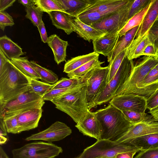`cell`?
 Masks as SVG:
<instances>
[{"label": "cell", "mask_w": 158, "mask_h": 158, "mask_svg": "<svg viewBox=\"0 0 158 158\" xmlns=\"http://www.w3.org/2000/svg\"><path fill=\"white\" fill-rule=\"evenodd\" d=\"M11 63L23 74L27 77L38 80L40 76L31 65L27 57H19L10 60Z\"/></svg>", "instance_id": "obj_30"}, {"label": "cell", "mask_w": 158, "mask_h": 158, "mask_svg": "<svg viewBox=\"0 0 158 158\" xmlns=\"http://www.w3.org/2000/svg\"><path fill=\"white\" fill-rule=\"evenodd\" d=\"M75 127L84 135L95 138L97 141L101 139V127L94 112L89 110L84 119Z\"/></svg>", "instance_id": "obj_15"}, {"label": "cell", "mask_w": 158, "mask_h": 158, "mask_svg": "<svg viewBox=\"0 0 158 158\" xmlns=\"http://www.w3.org/2000/svg\"><path fill=\"white\" fill-rule=\"evenodd\" d=\"M140 151L136 147L129 144L120 143L108 139L97 140L85 148L77 158H101L113 157L118 153L132 151Z\"/></svg>", "instance_id": "obj_5"}, {"label": "cell", "mask_w": 158, "mask_h": 158, "mask_svg": "<svg viewBox=\"0 0 158 158\" xmlns=\"http://www.w3.org/2000/svg\"><path fill=\"white\" fill-rule=\"evenodd\" d=\"M37 28L40 34L41 41L44 43H47L48 37L44 24L43 21Z\"/></svg>", "instance_id": "obj_48"}, {"label": "cell", "mask_w": 158, "mask_h": 158, "mask_svg": "<svg viewBox=\"0 0 158 158\" xmlns=\"http://www.w3.org/2000/svg\"><path fill=\"white\" fill-rule=\"evenodd\" d=\"M152 0L146 7L129 19L123 28L118 32L119 37L125 35L128 31L138 26H140L149 8Z\"/></svg>", "instance_id": "obj_31"}, {"label": "cell", "mask_w": 158, "mask_h": 158, "mask_svg": "<svg viewBox=\"0 0 158 158\" xmlns=\"http://www.w3.org/2000/svg\"><path fill=\"white\" fill-rule=\"evenodd\" d=\"M110 104L121 111H130L144 113L147 100L141 96L135 94L115 96L109 102Z\"/></svg>", "instance_id": "obj_11"}, {"label": "cell", "mask_w": 158, "mask_h": 158, "mask_svg": "<svg viewBox=\"0 0 158 158\" xmlns=\"http://www.w3.org/2000/svg\"><path fill=\"white\" fill-rule=\"evenodd\" d=\"M94 69L85 75L80 77L72 78H62L53 85L51 90L71 88L86 85L87 79Z\"/></svg>", "instance_id": "obj_28"}, {"label": "cell", "mask_w": 158, "mask_h": 158, "mask_svg": "<svg viewBox=\"0 0 158 158\" xmlns=\"http://www.w3.org/2000/svg\"><path fill=\"white\" fill-rule=\"evenodd\" d=\"M109 71V67L94 68L87 80L86 95L88 104L92 102L105 89Z\"/></svg>", "instance_id": "obj_10"}, {"label": "cell", "mask_w": 158, "mask_h": 158, "mask_svg": "<svg viewBox=\"0 0 158 158\" xmlns=\"http://www.w3.org/2000/svg\"><path fill=\"white\" fill-rule=\"evenodd\" d=\"M0 158H9L1 146L0 147Z\"/></svg>", "instance_id": "obj_54"}, {"label": "cell", "mask_w": 158, "mask_h": 158, "mask_svg": "<svg viewBox=\"0 0 158 158\" xmlns=\"http://www.w3.org/2000/svg\"><path fill=\"white\" fill-rule=\"evenodd\" d=\"M0 143H6L8 140L7 131L2 118H0Z\"/></svg>", "instance_id": "obj_47"}, {"label": "cell", "mask_w": 158, "mask_h": 158, "mask_svg": "<svg viewBox=\"0 0 158 158\" xmlns=\"http://www.w3.org/2000/svg\"><path fill=\"white\" fill-rule=\"evenodd\" d=\"M155 121L158 122V106L150 110L149 112Z\"/></svg>", "instance_id": "obj_52"}, {"label": "cell", "mask_w": 158, "mask_h": 158, "mask_svg": "<svg viewBox=\"0 0 158 158\" xmlns=\"http://www.w3.org/2000/svg\"><path fill=\"white\" fill-rule=\"evenodd\" d=\"M28 77L9 60L0 70V110L9 101L29 89Z\"/></svg>", "instance_id": "obj_1"}, {"label": "cell", "mask_w": 158, "mask_h": 158, "mask_svg": "<svg viewBox=\"0 0 158 158\" xmlns=\"http://www.w3.org/2000/svg\"><path fill=\"white\" fill-rule=\"evenodd\" d=\"M30 62L40 76V79L43 82L53 85L58 81V76L53 71L41 66L34 60H31Z\"/></svg>", "instance_id": "obj_32"}, {"label": "cell", "mask_w": 158, "mask_h": 158, "mask_svg": "<svg viewBox=\"0 0 158 158\" xmlns=\"http://www.w3.org/2000/svg\"><path fill=\"white\" fill-rule=\"evenodd\" d=\"M158 106V89L147 100L146 108L150 110Z\"/></svg>", "instance_id": "obj_46"}, {"label": "cell", "mask_w": 158, "mask_h": 158, "mask_svg": "<svg viewBox=\"0 0 158 158\" xmlns=\"http://www.w3.org/2000/svg\"><path fill=\"white\" fill-rule=\"evenodd\" d=\"M18 2L25 7L34 4V0H19Z\"/></svg>", "instance_id": "obj_53"}, {"label": "cell", "mask_w": 158, "mask_h": 158, "mask_svg": "<svg viewBox=\"0 0 158 158\" xmlns=\"http://www.w3.org/2000/svg\"><path fill=\"white\" fill-rule=\"evenodd\" d=\"M137 152L138 151H135L119 153L115 156V158H133Z\"/></svg>", "instance_id": "obj_51"}, {"label": "cell", "mask_w": 158, "mask_h": 158, "mask_svg": "<svg viewBox=\"0 0 158 158\" xmlns=\"http://www.w3.org/2000/svg\"><path fill=\"white\" fill-rule=\"evenodd\" d=\"M127 48L119 53L112 62L109 63V71L107 84L112 79L116 73L123 59L127 55Z\"/></svg>", "instance_id": "obj_38"}, {"label": "cell", "mask_w": 158, "mask_h": 158, "mask_svg": "<svg viewBox=\"0 0 158 158\" xmlns=\"http://www.w3.org/2000/svg\"><path fill=\"white\" fill-rule=\"evenodd\" d=\"M158 133V122L154 120L134 124L123 136L115 142L120 143L128 144L136 137L149 134Z\"/></svg>", "instance_id": "obj_13"}, {"label": "cell", "mask_w": 158, "mask_h": 158, "mask_svg": "<svg viewBox=\"0 0 158 158\" xmlns=\"http://www.w3.org/2000/svg\"><path fill=\"white\" fill-rule=\"evenodd\" d=\"M25 10L26 18L29 19L34 26L38 27L42 21L43 12L34 4L25 7Z\"/></svg>", "instance_id": "obj_36"}, {"label": "cell", "mask_w": 158, "mask_h": 158, "mask_svg": "<svg viewBox=\"0 0 158 158\" xmlns=\"http://www.w3.org/2000/svg\"><path fill=\"white\" fill-rule=\"evenodd\" d=\"M34 2L35 5L43 12L48 13L53 11H60L65 13L56 0H34Z\"/></svg>", "instance_id": "obj_35"}, {"label": "cell", "mask_w": 158, "mask_h": 158, "mask_svg": "<svg viewBox=\"0 0 158 158\" xmlns=\"http://www.w3.org/2000/svg\"><path fill=\"white\" fill-rule=\"evenodd\" d=\"M99 56V54L94 52L73 58L66 62L63 72L68 74Z\"/></svg>", "instance_id": "obj_29"}, {"label": "cell", "mask_w": 158, "mask_h": 158, "mask_svg": "<svg viewBox=\"0 0 158 158\" xmlns=\"http://www.w3.org/2000/svg\"><path fill=\"white\" fill-rule=\"evenodd\" d=\"M140 26L135 27L121 37L119 36L114 48L107 56L109 63L112 62L119 53L128 47L135 39Z\"/></svg>", "instance_id": "obj_23"}, {"label": "cell", "mask_w": 158, "mask_h": 158, "mask_svg": "<svg viewBox=\"0 0 158 158\" xmlns=\"http://www.w3.org/2000/svg\"><path fill=\"white\" fill-rule=\"evenodd\" d=\"M15 0H0V11H5L12 6Z\"/></svg>", "instance_id": "obj_50"}, {"label": "cell", "mask_w": 158, "mask_h": 158, "mask_svg": "<svg viewBox=\"0 0 158 158\" xmlns=\"http://www.w3.org/2000/svg\"><path fill=\"white\" fill-rule=\"evenodd\" d=\"M158 19V0H152L136 34L135 38L142 37L148 33L150 29Z\"/></svg>", "instance_id": "obj_22"}, {"label": "cell", "mask_w": 158, "mask_h": 158, "mask_svg": "<svg viewBox=\"0 0 158 158\" xmlns=\"http://www.w3.org/2000/svg\"><path fill=\"white\" fill-rule=\"evenodd\" d=\"M127 56L123 59L116 73L104 90L88 105L89 110L98 105L109 102L114 98L119 89L129 77L133 64Z\"/></svg>", "instance_id": "obj_4"}, {"label": "cell", "mask_w": 158, "mask_h": 158, "mask_svg": "<svg viewBox=\"0 0 158 158\" xmlns=\"http://www.w3.org/2000/svg\"><path fill=\"white\" fill-rule=\"evenodd\" d=\"M155 68L157 69H158V63L155 66Z\"/></svg>", "instance_id": "obj_57"}, {"label": "cell", "mask_w": 158, "mask_h": 158, "mask_svg": "<svg viewBox=\"0 0 158 158\" xmlns=\"http://www.w3.org/2000/svg\"><path fill=\"white\" fill-rule=\"evenodd\" d=\"M45 103L41 97L29 89L15 99L8 102L0 110V117L6 116H17L31 109L42 108Z\"/></svg>", "instance_id": "obj_6"}, {"label": "cell", "mask_w": 158, "mask_h": 158, "mask_svg": "<svg viewBox=\"0 0 158 158\" xmlns=\"http://www.w3.org/2000/svg\"><path fill=\"white\" fill-rule=\"evenodd\" d=\"M94 113L101 127L100 139L115 141L134 125L127 120L121 111L110 104Z\"/></svg>", "instance_id": "obj_2"}, {"label": "cell", "mask_w": 158, "mask_h": 158, "mask_svg": "<svg viewBox=\"0 0 158 158\" xmlns=\"http://www.w3.org/2000/svg\"></svg>", "instance_id": "obj_58"}, {"label": "cell", "mask_w": 158, "mask_h": 158, "mask_svg": "<svg viewBox=\"0 0 158 158\" xmlns=\"http://www.w3.org/2000/svg\"><path fill=\"white\" fill-rule=\"evenodd\" d=\"M151 0H133L129 11L127 18V21L148 5Z\"/></svg>", "instance_id": "obj_41"}, {"label": "cell", "mask_w": 158, "mask_h": 158, "mask_svg": "<svg viewBox=\"0 0 158 158\" xmlns=\"http://www.w3.org/2000/svg\"><path fill=\"white\" fill-rule=\"evenodd\" d=\"M131 0H97L84 12H97L109 16L126 7Z\"/></svg>", "instance_id": "obj_16"}, {"label": "cell", "mask_w": 158, "mask_h": 158, "mask_svg": "<svg viewBox=\"0 0 158 158\" xmlns=\"http://www.w3.org/2000/svg\"><path fill=\"white\" fill-rule=\"evenodd\" d=\"M42 108H36L27 110L17 116L20 133L37 127L42 116Z\"/></svg>", "instance_id": "obj_17"}, {"label": "cell", "mask_w": 158, "mask_h": 158, "mask_svg": "<svg viewBox=\"0 0 158 158\" xmlns=\"http://www.w3.org/2000/svg\"><path fill=\"white\" fill-rule=\"evenodd\" d=\"M47 43L52 49L54 60L57 64L66 61V49L69 45L68 41L62 40L57 35L54 34L48 37Z\"/></svg>", "instance_id": "obj_21"}, {"label": "cell", "mask_w": 158, "mask_h": 158, "mask_svg": "<svg viewBox=\"0 0 158 158\" xmlns=\"http://www.w3.org/2000/svg\"><path fill=\"white\" fill-rule=\"evenodd\" d=\"M0 49L10 60L25 55L22 48L6 35L0 37Z\"/></svg>", "instance_id": "obj_25"}, {"label": "cell", "mask_w": 158, "mask_h": 158, "mask_svg": "<svg viewBox=\"0 0 158 158\" xmlns=\"http://www.w3.org/2000/svg\"><path fill=\"white\" fill-rule=\"evenodd\" d=\"M158 63V60L155 56H144L137 64L134 65L133 64L129 77L118 90L115 96L130 94L137 85Z\"/></svg>", "instance_id": "obj_8"}, {"label": "cell", "mask_w": 158, "mask_h": 158, "mask_svg": "<svg viewBox=\"0 0 158 158\" xmlns=\"http://www.w3.org/2000/svg\"><path fill=\"white\" fill-rule=\"evenodd\" d=\"M157 48L152 44L148 45L144 49L143 55L155 56L156 53Z\"/></svg>", "instance_id": "obj_49"}, {"label": "cell", "mask_w": 158, "mask_h": 158, "mask_svg": "<svg viewBox=\"0 0 158 158\" xmlns=\"http://www.w3.org/2000/svg\"><path fill=\"white\" fill-rule=\"evenodd\" d=\"M72 132L71 128L65 124L56 121L45 130L32 134L25 140L27 141L40 140L52 143L64 139Z\"/></svg>", "instance_id": "obj_12"}, {"label": "cell", "mask_w": 158, "mask_h": 158, "mask_svg": "<svg viewBox=\"0 0 158 158\" xmlns=\"http://www.w3.org/2000/svg\"><path fill=\"white\" fill-rule=\"evenodd\" d=\"M121 111L127 120L133 124L154 119L151 115L145 113L130 111Z\"/></svg>", "instance_id": "obj_37"}, {"label": "cell", "mask_w": 158, "mask_h": 158, "mask_svg": "<svg viewBox=\"0 0 158 158\" xmlns=\"http://www.w3.org/2000/svg\"><path fill=\"white\" fill-rule=\"evenodd\" d=\"M64 10L65 13L77 17L93 5L97 0H56Z\"/></svg>", "instance_id": "obj_18"}, {"label": "cell", "mask_w": 158, "mask_h": 158, "mask_svg": "<svg viewBox=\"0 0 158 158\" xmlns=\"http://www.w3.org/2000/svg\"><path fill=\"white\" fill-rule=\"evenodd\" d=\"M108 17L97 12H83L77 18L84 23L90 26L92 24L99 22Z\"/></svg>", "instance_id": "obj_39"}, {"label": "cell", "mask_w": 158, "mask_h": 158, "mask_svg": "<svg viewBox=\"0 0 158 158\" xmlns=\"http://www.w3.org/2000/svg\"><path fill=\"white\" fill-rule=\"evenodd\" d=\"M86 85L52 100L55 107L67 114L77 123L80 122L89 110Z\"/></svg>", "instance_id": "obj_3"}, {"label": "cell", "mask_w": 158, "mask_h": 158, "mask_svg": "<svg viewBox=\"0 0 158 158\" xmlns=\"http://www.w3.org/2000/svg\"><path fill=\"white\" fill-rule=\"evenodd\" d=\"M115 158V156H114V157H102V158Z\"/></svg>", "instance_id": "obj_56"}, {"label": "cell", "mask_w": 158, "mask_h": 158, "mask_svg": "<svg viewBox=\"0 0 158 158\" xmlns=\"http://www.w3.org/2000/svg\"><path fill=\"white\" fill-rule=\"evenodd\" d=\"M17 116H4L3 118L7 133L13 134L20 133Z\"/></svg>", "instance_id": "obj_40"}, {"label": "cell", "mask_w": 158, "mask_h": 158, "mask_svg": "<svg viewBox=\"0 0 158 158\" xmlns=\"http://www.w3.org/2000/svg\"><path fill=\"white\" fill-rule=\"evenodd\" d=\"M155 57L156 59L158 60V48H157L156 53Z\"/></svg>", "instance_id": "obj_55"}, {"label": "cell", "mask_w": 158, "mask_h": 158, "mask_svg": "<svg viewBox=\"0 0 158 158\" xmlns=\"http://www.w3.org/2000/svg\"><path fill=\"white\" fill-rule=\"evenodd\" d=\"M15 24L12 17L5 11H0V28L4 31L6 26H12Z\"/></svg>", "instance_id": "obj_43"}, {"label": "cell", "mask_w": 158, "mask_h": 158, "mask_svg": "<svg viewBox=\"0 0 158 158\" xmlns=\"http://www.w3.org/2000/svg\"><path fill=\"white\" fill-rule=\"evenodd\" d=\"M158 89V69L154 67L130 94L142 96L147 100Z\"/></svg>", "instance_id": "obj_14"}, {"label": "cell", "mask_w": 158, "mask_h": 158, "mask_svg": "<svg viewBox=\"0 0 158 158\" xmlns=\"http://www.w3.org/2000/svg\"><path fill=\"white\" fill-rule=\"evenodd\" d=\"M133 1L131 0L123 8L90 26L106 34L118 33L127 22L129 11Z\"/></svg>", "instance_id": "obj_9"}, {"label": "cell", "mask_w": 158, "mask_h": 158, "mask_svg": "<svg viewBox=\"0 0 158 158\" xmlns=\"http://www.w3.org/2000/svg\"><path fill=\"white\" fill-rule=\"evenodd\" d=\"M128 144L138 148L140 151L158 147V133L139 136L130 141Z\"/></svg>", "instance_id": "obj_27"}, {"label": "cell", "mask_w": 158, "mask_h": 158, "mask_svg": "<svg viewBox=\"0 0 158 158\" xmlns=\"http://www.w3.org/2000/svg\"><path fill=\"white\" fill-rule=\"evenodd\" d=\"M72 25L74 31L85 40L90 42L104 36L106 33L88 25L73 17Z\"/></svg>", "instance_id": "obj_19"}, {"label": "cell", "mask_w": 158, "mask_h": 158, "mask_svg": "<svg viewBox=\"0 0 158 158\" xmlns=\"http://www.w3.org/2000/svg\"><path fill=\"white\" fill-rule=\"evenodd\" d=\"M140 151L134 158H158V147Z\"/></svg>", "instance_id": "obj_45"}, {"label": "cell", "mask_w": 158, "mask_h": 158, "mask_svg": "<svg viewBox=\"0 0 158 158\" xmlns=\"http://www.w3.org/2000/svg\"><path fill=\"white\" fill-rule=\"evenodd\" d=\"M28 78L30 91L40 96L42 98L51 90L53 86V84H50L29 77Z\"/></svg>", "instance_id": "obj_34"}, {"label": "cell", "mask_w": 158, "mask_h": 158, "mask_svg": "<svg viewBox=\"0 0 158 158\" xmlns=\"http://www.w3.org/2000/svg\"><path fill=\"white\" fill-rule=\"evenodd\" d=\"M97 57L82 65L74 70L67 74L69 78H75L81 77L90 71L94 68L101 66L104 63L99 60Z\"/></svg>", "instance_id": "obj_33"}, {"label": "cell", "mask_w": 158, "mask_h": 158, "mask_svg": "<svg viewBox=\"0 0 158 158\" xmlns=\"http://www.w3.org/2000/svg\"><path fill=\"white\" fill-rule=\"evenodd\" d=\"M148 35L152 44L157 48H158V19L150 29Z\"/></svg>", "instance_id": "obj_44"}, {"label": "cell", "mask_w": 158, "mask_h": 158, "mask_svg": "<svg viewBox=\"0 0 158 158\" xmlns=\"http://www.w3.org/2000/svg\"><path fill=\"white\" fill-rule=\"evenodd\" d=\"M152 44L148 34L142 37L135 38L127 48V57L129 60H133L143 56L146 48Z\"/></svg>", "instance_id": "obj_26"}, {"label": "cell", "mask_w": 158, "mask_h": 158, "mask_svg": "<svg viewBox=\"0 0 158 158\" xmlns=\"http://www.w3.org/2000/svg\"><path fill=\"white\" fill-rule=\"evenodd\" d=\"M81 86L69 88L50 90L44 95L42 98L44 101H51L53 99L74 90Z\"/></svg>", "instance_id": "obj_42"}, {"label": "cell", "mask_w": 158, "mask_h": 158, "mask_svg": "<svg viewBox=\"0 0 158 158\" xmlns=\"http://www.w3.org/2000/svg\"><path fill=\"white\" fill-rule=\"evenodd\" d=\"M62 148L52 143L36 142L12 150L13 158H54L63 152Z\"/></svg>", "instance_id": "obj_7"}, {"label": "cell", "mask_w": 158, "mask_h": 158, "mask_svg": "<svg viewBox=\"0 0 158 158\" xmlns=\"http://www.w3.org/2000/svg\"><path fill=\"white\" fill-rule=\"evenodd\" d=\"M48 13L52 24L57 28L63 30L67 35L74 31L72 25L73 17L60 11H53Z\"/></svg>", "instance_id": "obj_24"}, {"label": "cell", "mask_w": 158, "mask_h": 158, "mask_svg": "<svg viewBox=\"0 0 158 158\" xmlns=\"http://www.w3.org/2000/svg\"><path fill=\"white\" fill-rule=\"evenodd\" d=\"M118 37V33L106 34L104 36L93 41L94 52L107 56L114 48Z\"/></svg>", "instance_id": "obj_20"}]
</instances>
